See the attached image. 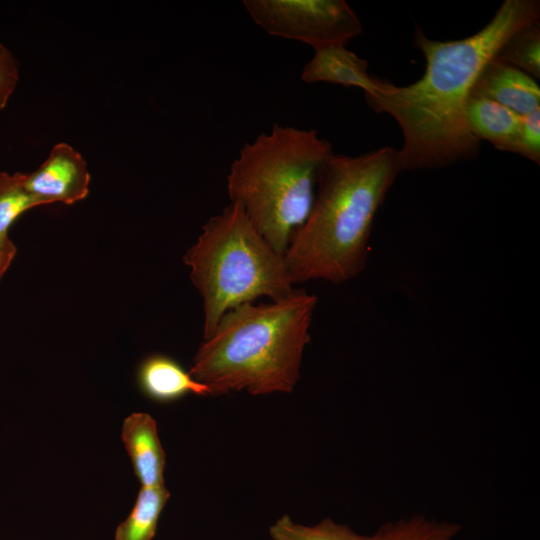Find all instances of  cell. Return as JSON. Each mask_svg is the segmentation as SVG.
Returning a JSON list of instances; mask_svg holds the SVG:
<instances>
[{
  "label": "cell",
  "mask_w": 540,
  "mask_h": 540,
  "mask_svg": "<svg viewBox=\"0 0 540 540\" xmlns=\"http://www.w3.org/2000/svg\"><path fill=\"white\" fill-rule=\"evenodd\" d=\"M466 114L468 126L479 142L486 140L496 149L524 155L521 115L474 93L468 101Z\"/></svg>",
  "instance_id": "11"
},
{
  "label": "cell",
  "mask_w": 540,
  "mask_h": 540,
  "mask_svg": "<svg viewBox=\"0 0 540 540\" xmlns=\"http://www.w3.org/2000/svg\"><path fill=\"white\" fill-rule=\"evenodd\" d=\"M122 441L142 487L165 486V452L155 420L147 413H132L123 423Z\"/></svg>",
  "instance_id": "10"
},
{
  "label": "cell",
  "mask_w": 540,
  "mask_h": 540,
  "mask_svg": "<svg viewBox=\"0 0 540 540\" xmlns=\"http://www.w3.org/2000/svg\"><path fill=\"white\" fill-rule=\"evenodd\" d=\"M138 382L146 396L159 402L174 401L189 393L212 396L206 385L196 381L180 364L164 355H152L142 362Z\"/></svg>",
  "instance_id": "12"
},
{
  "label": "cell",
  "mask_w": 540,
  "mask_h": 540,
  "mask_svg": "<svg viewBox=\"0 0 540 540\" xmlns=\"http://www.w3.org/2000/svg\"><path fill=\"white\" fill-rule=\"evenodd\" d=\"M473 93L489 98L521 116L540 107V88L535 79L495 57L483 68Z\"/></svg>",
  "instance_id": "9"
},
{
  "label": "cell",
  "mask_w": 540,
  "mask_h": 540,
  "mask_svg": "<svg viewBox=\"0 0 540 540\" xmlns=\"http://www.w3.org/2000/svg\"><path fill=\"white\" fill-rule=\"evenodd\" d=\"M169 497L165 486L142 487L130 514L118 525L114 540H152Z\"/></svg>",
  "instance_id": "13"
},
{
  "label": "cell",
  "mask_w": 540,
  "mask_h": 540,
  "mask_svg": "<svg viewBox=\"0 0 540 540\" xmlns=\"http://www.w3.org/2000/svg\"><path fill=\"white\" fill-rule=\"evenodd\" d=\"M460 529L456 523L414 516L386 523L376 535L378 540H453Z\"/></svg>",
  "instance_id": "16"
},
{
  "label": "cell",
  "mask_w": 540,
  "mask_h": 540,
  "mask_svg": "<svg viewBox=\"0 0 540 540\" xmlns=\"http://www.w3.org/2000/svg\"><path fill=\"white\" fill-rule=\"evenodd\" d=\"M539 17V1L505 0L487 25L464 39L435 41L417 29L415 45L426 62L423 76L401 87L384 80L378 92L365 97L375 112L388 113L399 124L402 171L445 167L478 155L480 142L466 114L474 86L505 41Z\"/></svg>",
  "instance_id": "1"
},
{
  "label": "cell",
  "mask_w": 540,
  "mask_h": 540,
  "mask_svg": "<svg viewBox=\"0 0 540 540\" xmlns=\"http://www.w3.org/2000/svg\"><path fill=\"white\" fill-rule=\"evenodd\" d=\"M301 80L305 83L325 82L344 87H357L365 97L378 92L384 80L368 71V63L345 44H332L314 50L313 57L304 65Z\"/></svg>",
  "instance_id": "8"
},
{
  "label": "cell",
  "mask_w": 540,
  "mask_h": 540,
  "mask_svg": "<svg viewBox=\"0 0 540 540\" xmlns=\"http://www.w3.org/2000/svg\"><path fill=\"white\" fill-rule=\"evenodd\" d=\"M402 172L392 147L332 155L321 167L312 208L284 253L292 283L341 284L358 276L379 207Z\"/></svg>",
  "instance_id": "2"
},
{
  "label": "cell",
  "mask_w": 540,
  "mask_h": 540,
  "mask_svg": "<svg viewBox=\"0 0 540 540\" xmlns=\"http://www.w3.org/2000/svg\"><path fill=\"white\" fill-rule=\"evenodd\" d=\"M495 59L533 78H540V21L534 20L516 30L499 49Z\"/></svg>",
  "instance_id": "14"
},
{
  "label": "cell",
  "mask_w": 540,
  "mask_h": 540,
  "mask_svg": "<svg viewBox=\"0 0 540 540\" xmlns=\"http://www.w3.org/2000/svg\"><path fill=\"white\" fill-rule=\"evenodd\" d=\"M243 6L268 34L314 50L346 44L362 32L358 16L344 0H244Z\"/></svg>",
  "instance_id": "6"
},
{
  "label": "cell",
  "mask_w": 540,
  "mask_h": 540,
  "mask_svg": "<svg viewBox=\"0 0 540 540\" xmlns=\"http://www.w3.org/2000/svg\"><path fill=\"white\" fill-rule=\"evenodd\" d=\"M317 302L316 295L295 288L278 301L228 310L199 347L190 375L212 396L292 392Z\"/></svg>",
  "instance_id": "3"
},
{
  "label": "cell",
  "mask_w": 540,
  "mask_h": 540,
  "mask_svg": "<svg viewBox=\"0 0 540 540\" xmlns=\"http://www.w3.org/2000/svg\"><path fill=\"white\" fill-rule=\"evenodd\" d=\"M26 173L0 172V242L8 239V229L25 211L40 202L25 185Z\"/></svg>",
  "instance_id": "17"
},
{
  "label": "cell",
  "mask_w": 540,
  "mask_h": 540,
  "mask_svg": "<svg viewBox=\"0 0 540 540\" xmlns=\"http://www.w3.org/2000/svg\"><path fill=\"white\" fill-rule=\"evenodd\" d=\"M18 80L16 61L11 51L0 42V111L7 106Z\"/></svg>",
  "instance_id": "19"
},
{
  "label": "cell",
  "mask_w": 540,
  "mask_h": 540,
  "mask_svg": "<svg viewBox=\"0 0 540 540\" xmlns=\"http://www.w3.org/2000/svg\"><path fill=\"white\" fill-rule=\"evenodd\" d=\"M16 253V247L8 238L0 242V278L6 272Z\"/></svg>",
  "instance_id": "20"
},
{
  "label": "cell",
  "mask_w": 540,
  "mask_h": 540,
  "mask_svg": "<svg viewBox=\"0 0 540 540\" xmlns=\"http://www.w3.org/2000/svg\"><path fill=\"white\" fill-rule=\"evenodd\" d=\"M89 182L85 159L67 143L56 144L47 159L25 178L26 188L41 205L78 202L87 196Z\"/></svg>",
  "instance_id": "7"
},
{
  "label": "cell",
  "mask_w": 540,
  "mask_h": 540,
  "mask_svg": "<svg viewBox=\"0 0 540 540\" xmlns=\"http://www.w3.org/2000/svg\"><path fill=\"white\" fill-rule=\"evenodd\" d=\"M316 130L274 124L246 143L227 174V193L278 253L313 205L319 171L333 155Z\"/></svg>",
  "instance_id": "4"
},
{
  "label": "cell",
  "mask_w": 540,
  "mask_h": 540,
  "mask_svg": "<svg viewBox=\"0 0 540 540\" xmlns=\"http://www.w3.org/2000/svg\"><path fill=\"white\" fill-rule=\"evenodd\" d=\"M273 540H378L377 535H361L329 518L313 526L294 522L289 515L280 517L269 529Z\"/></svg>",
  "instance_id": "15"
},
{
  "label": "cell",
  "mask_w": 540,
  "mask_h": 540,
  "mask_svg": "<svg viewBox=\"0 0 540 540\" xmlns=\"http://www.w3.org/2000/svg\"><path fill=\"white\" fill-rule=\"evenodd\" d=\"M521 139L524 157L540 163V107L522 115Z\"/></svg>",
  "instance_id": "18"
},
{
  "label": "cell",
  "mask_w": 540,
  "mask_h": 540,
  "mask_svg": "<svg viewBox=\"0 0 540 540\" xmlns=\"http://www.w3.org/2000/svg\"><path fill=\"white\" fill-rule=\"evenodd\" d=\"M183 261L203 300L204 339L228 310L260 297L278 301L295 289L284 255L258 232L238 203L230 202L204 224Z\"/></svg>",
  "instance_id": "5"
}]
</instances>
